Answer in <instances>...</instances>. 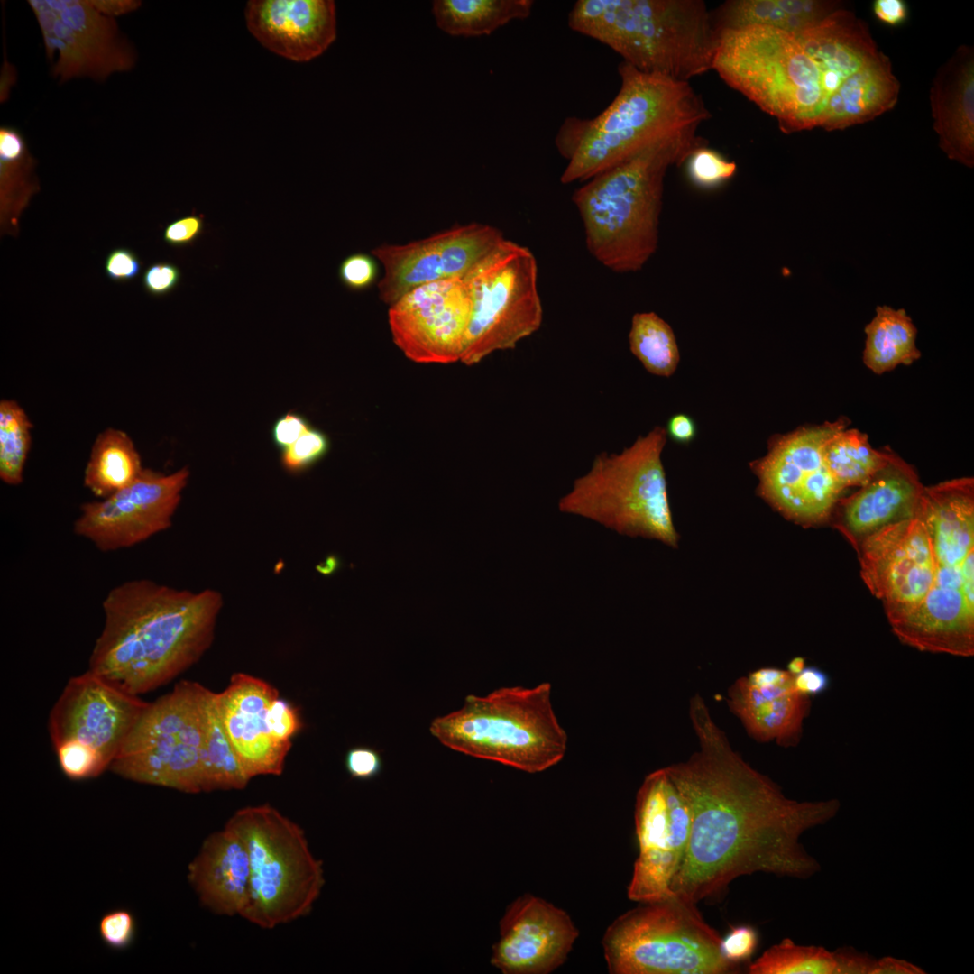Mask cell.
I'll return each instance as SVG.
<instances>
[{
  "mask_svg": "<svg viewBox=\"0 0 974 974\" xmlns=\"http://www.w3.org/2000/svg\"><path fill=\"white\" fill-rule=\"evenodd\" d=\"M219 593L177 590L148 579L115 586L102 602L104 626L89 670L139 695L194 665L214 639Z\"/></svg>",
  "mask_w": 974,
  "mask_h": 974,
  "instance_id": "cell-2",
  "label": "cell"
},
{
  "mask_svg": "<svg viewBox=\"0 0 974 974\" xmlns=\"http://www.w3.org/2000/svg\"><path fill=\"white\" fill-rule=\"evenodd\" d=\"M873 12L879 21L891 26H897L907 18V6L902 0H876Z\"/></svg>",
  "mask_w": 974,
  "mask_h": 974,
  "instance_id": "cell-53",
  "label": "cell"
},
{
  "mask_svg": "<svg viewBox=\"0 0 974 974\" xmlns=\"http://www.w3.org/2000/svg\"><path fill=\"white\" fill-rule=\"evenodd\" d=\"M666 433L679 443H688L696 435V426L693 418L685 414H676L668 421Z\"/></svg>",
  "mask_w": 974,
  "mask_h": 974,
  "instance_id": "cell-56",
  "label": "cell"
},
{
  "mask_svg": "<svg viewBox=\"0 0 974 974\" xmlns=\"http://www.w3.org/2000/svg\"><path fill=\"white\" fill-rule=\"evenodd\" d=\"M930 101L939 146L949 159L974 165V52L960 46L938 69Z\"/></svg>",
  "mask_w": 974,
  "mask_h": 974,
  "instance_id": "cell-25",
  "label": "cell"
},
{
  "mask_svg": "<svg viewBox=\"0 0 974 974\" xmlns=\"http://www.w3.org/2000/svg\"><path fill=\"white\" fill-rule=\"evenodd\" d=\"M685 163L692 182L704 188L723 183L732 178L737 170L734 161L726 160L707 145L696 149Z\"/></svg>",
  "mask_w": 974,
  "mask_h": 974,
  "instance_id": "cell-40",
  "label": "cell"
},
{
  "mask_svg": "<svg viewBox=\"0 0 974 974\" xmlns=\"http://www.w3.org/2000/svg\"><path fill=\"white\" fill-rule=\"evenodd\" d=\"M925 973L917 965L905 960L886 956L877 959L871 974H922Z\"/></svg>",
  "mask_w": 974,
  "mask_h": 974,
  "instance_id": "cell-55",
  "label": "cell"
},
{
  "mask_svg": "<svg viewBox=\"0 0 974 974\" xmlns=\"http://www.w3.org/2000/svg\"><path fill=\"white\" fill-rule=\"evenodd\" d=\"M203 791L243 789L250 781L219 715L216 693L208 691L205 707Z\"/></svg>",
  "mask_w": 974,
  "mask_h": 974,
  "instance_id": "cell-36",
  "label": "cell"
},
{
  "mask_svg": "<svg viewBox=\"0 0 974 974\" xmlns=\"http://www.w3.org/2000/svg\"><path fill=\"white\" fill-rule=\"evenodd\" d=\"M329 441L321 431L310 427L291 446L282 450L281 464L289 473H300L319 461L327 452Z\"/></svg>",
  "mask_w": 974,
  "mask_h": 974,
  "instance_id": "cell-41",
  "label": "cell"
},
{
  "mask_svg": "<svg viewBox=\"0 0 974 974\" xmlns=\"http://www.w3.org/2000/svg\"><path fill=\"white\" fill-rule=\"evenodd\" d=\"M891 454L874 449L867 434L843 427L825 445L823 458L830 474L843 491L866 485L888 463Z\"/></svg>",
  "mask_w": 974,
  "mask_h": 974,
  "instance_id": "cell-35",
  "label": "cell"
},
{
  "mask_svg": "<svg viewBox=\"0 0 974 974\" xmlns=\"http://www.w3.org/2000/svg\"><path fill=\"white\" fill-rule=\"evenodd\" d=\"M793 681L759 688L751 685L746 677H740L730 687V710L752 738L759 741L776 740L781 746L797 743L810 700L795 689Z\"/></svg>",
  "mask_w": 974,
  "mask_h": 974,
  "instance_id": "cell-29",
  "label": "cell"
},
{
  "mask_svg": "<svg viewBox=\"0 0 974 974\" xmlns=\"http://www.w3.org/2000/svg\"><path fill=\"white\" fill-rule=\"evenodd\" d=\"M59 15L53 34L69 59L87 70L90 78L104 82L115 73L127 72L137 62L133 44L121 32L115 18L96 11L90 0H46Z\"/></svg>",
  "mask_w": 974,
  "mask_h": 974,
  "instance_id": "cell-24",
  "label": "cell"
},
{
  "mask_svg": "<svg viewBox=\"0 0 974 974\" xmlns=\"http://www.w3.org/2000/svg\"><path fill=\"white\" fill-rule=\"evenodd\" d=\"M532 0H436L432 13L437 26L455 36L492 33L515 19L527 18Z\"/></svg>",
  "mask_w": 974,
  "mask_h": 974,
  "instance_id": "cell-34",
  "label": "cell"
},
{
  "mask_svg": "<svg viewBox=\"0 0 974 974\" xmlns=\"http://www.w3.org/2000/svg\"><path fill=\"white\" fill-rule=\"evenodd\" d=\"M504 240L498 228L471 223L405 244L380 245L372 251L384 271L380 299L391 305L418 286L464 278Z\"/></svg>",
  "mask_w": 974,
  "mask_h": 974,
  "instance_id": "cell-20",
  "label": "cell"
},
{
  "mask_svg": "<svg viewBox=\"0 0 974 974\" xmlns=\"http://www.w3.org/2000/svg\"><path fill=\"white\" fill-rule=\"evenodd\" d=\"M99 934L108 947L124 950L134 941L135 918L132 913L124 909L108 912L100 919Z\"/></svg>",
  "mask_w": 974,
  "mask_h": 974,
  "instance_id": "cell-42",
  "label": "cell"
},
{
  "mask_svg": "<svg viewBox=\"0 0 974 974\" xmlns=\"http://www.w3.org/2000/svg\"><path fill=\"white\" fill-rule=\"evenodd\" d=\"M899 89L891 61L880 52L843 79L828 96L818 127L842 130L870 121L896 106Z\"/></svg>",
  "mask_w": 974,
  "mask_h": 974,
  "instance_id": "cell-30",
  "label": "cell"
},
{
  "mask_svg": "<svg viewBox=\"0 0 974 974\" xmlns=\"http://www.w3.org/2000/svg\"><path fill=\"white\" fill-rule=\"evenodd\" d=\"M675 165L649 152L603 171L575 189L574 203L590 253L614 272H635L658 244L664 179Z\"/></svg>",
  "mask_w": 974,
  "mask_h": 974,
  "instance_id": "cell-7",
  "label": "cell"
},
{
  "mask_svg": "<svg viewBox=\"0 0 974 974\" xmlns=\"http://www.w3.org/2000/svg\"><path fill=\"white\" fill-rule=\"evenodd\" d=\"M463 279L472 313L462 363L473 365L495 351L514 348L539 329L538 265L528 247L505 239Z\"/></svg>",
  "mask_w": 974,
  "mask_h": 974,
  "instance_id": "cell-13",
  "label": "cell"
},
{
  "mask_svg": "<svg viewBox=\"0 0 974 974\" xmlns=\"http://www.w3.org/2000/svg\"><path fill=\"white\" fill-rule=\"evenodd\" d=\"M923 488L913 467L892 453L861 490L843 501L841 531L857 547L878 528L914 516Z\"/></svg>",
  "mask_w": 974,
  "mask_h": 974,
  "instance_id": "cell-26",
  "label": "cell"
},
{
  "mask_svg": "<svg viewBox=\"0 0 974 974\" xmlns=\"http://www.w3.org/2000/svg\"><path fill=\"white\" fill-rule=\"evenodd\" d=\"M279 692L268 682L244 673L232 675L227 687L216 693L217 710L228 738L250 778L282 773L291 744L276 740L266 713Z\"/></svg>",
  "mask_w": 974,
  "mask_h": 974,
  "instance_id": "cell-22",
  "label": "cell"
},
{
  "mask_svg": "<svg viewBox=\"0 0 974 974\" xmlns=\"http://www.w3.org/2000/svg\"><path fill=\"white\" fill-rule=\"evenodd\" d=\"M746 678L751 685L766 688L786 684L793 680L794 676L782 669L764 667L751 672Z\"/></svg>",
  "mask_w": 974,
  "mask_h": 974,
  "instance_id": "cell-54",
  "label": "cell"
},
{
  "mask_svg": "<svg viewBox=\"0 0 974 974\" xmlns=\"http://www.w3.org/2000/svg\"><path fill=\"white\" fill-rule=\"evenodd\" d=\"M31 423L21 405L10 399L0 401V479L6 484L22 483L31 446Z\"/></svg>",
  "mask_w": 974,
  "mask_h": 974,
  "instance_id": "cell-39",
  "label": "cell"
},
{
  "mask_svg": "<svg viewBox=\"0 0 974 974\" xmlns=\"http://www.w3.org/2000/svg\"><path fill=\"white\" fill-rule=\"evenodd\" d=\"M721 936L696 904L671 895L640 903L616 918L602 943L611 974H726L738 966L721 949Z\"/></svg>",
  "mask_w": 974,
  "mask_h": 974,
  "instance_id": "cell-11",
  "label": "cell"
},
{
  "mask_svg": "<svg viewBox=\"0 0 974 974\" xmlns=\"http://www.w3.org/2000/svg\"><path fill=\"white\" fill-rule=\"evenodd\" d=\"M209 689L180 681L148 702L109 769L137 783L203 791L205 707Z\"/></svg>",
  "mask_w": 974,
  "mask_h": 974,
  "instance_id": "cell-12",
  "label": "cell"
},
{
  "mask_svg": "<svg viewBox=\"0 0 974 974\" xmlns=\"http://www.w3.org/2000/svg\"><path fill=\"white\" fill-rule=\"evenodd\" d=\"M568 25L642 72L681 81L712 69L720 33L700 0H579Z\"/></svg>",
  "mask_w": 974,
  "mask_h": 974,
  "instance_id": "cell-5",
  "label": "cell"
},
{
  "mask_svg": "<svg viewBox=\"0 0 974 974\" xmlns=\"http://www.w3.org/2000/svg\"><path fill=\"white\" fill-rule=\"evenodd\" d=\"M794 35L819 69L824 104L843 79L881 52L867 24L842 7Z\"/></svg>",
  "mask_w": 974,
  "mask_h": 974,
  "instance_id": "cell-28",
  "label": "cell"
},
{
  "mask_svg": "<svg viewBox=\"0 0 974 974\" xmlns=\"http://www.w3.org/2000/svg\"><path fill=\"white\" fill-rule=\"evenodd\" d=\"M141 456L123 430L106 428L96 438L84 471V485L105 499L134 482L142 472Z\"/></svg>",
  "mask_w": 974,
  "mask_h": 974,
  "instance_id": "cell-32",
  "label": "cell"
},
{
  "mask_svg": "<svg viewBox=\"0 0 974 974\" xmlns=\"http://www.w3.org/2000/svg\"><path fill=\"white\" fill-rule=\"evenodd\" d=\"M13 78H15V75L13 74V69H11V64L8 63L7 60H5L0 87L1 102H5L8 98L10 89L14 84V80H13Z\"/></svg>",
  "mask_w": 974,
  "mask_h": 974,
  "instance_id": "cell-58",
  "label": "cell"
},
{
  "mask_svg": "<svg viewBox=\"0 0 974 974\" xmlns=\"http://www.w3.org/2000/svg\"><path fill=\"white\" fill-rule=\"evenodd\" d=\"M188 477L186 467L170 474L143 468L127 487L82 504L74 533L103 552L139 544L171 526Z\"/></svg>",
  "mask_w": 974,
  "mask_h": 974,
  "instance_id": "cell-17",
  "label": "cell"
},
{
  "mask_svg": "<svg viewBox=\"0 0 974 974\" xmlns=\"http://www.w3.org/2000/svg\"><path fill=\"white\" fill-rule=\"evenodd\" d=\"M914 514L930 536L934 581L922 604L892 629L903 642L923 651L973 656V478L924 487Z\"/></svg>",
  "mask_w": 974,
  "mask_h": 974,
  "instance_id": "cell-4",
  "label": "cell"
},
{
  "mask_svg": "<svg viewBox=\"0 0 974 974\" xmlns=\"http://www.w3.org/2000/svg\"><path fill=\"white\" fill-rule=\"evenodd\" d=\"M147 703L88 669L68 681L50 712L52 745L83 748L109 769Z\"/></svg>",
  "mask_w": 974,
  "mask_h": 974,
  "instance_id": "cell-18",
  "label": "cell"
},
{
  "mask_svg": "<svg viewBox=\"0 0 974 974\" xmlns=\"http://www.w3.org/2000/svg\"><path fill=\"white\" fill-rule=\"evenodd\" d=\"M376 265L372 257L364 253L347 256L339 266V278L350 289L359 290L370 286L376 277Z\"/></svg>",
  "mask_w": 974,
  "mask_h": 974,
  "instance_id": "cell-44",
  "label": "cell"
},
{
  "mask_svg": "<svg viewBox=\"0 0 974 974\" xmlns=\"http://www.w3.org/2000/svg\"><path fill=\"white\" fill-rule=\"evenodd\" d=\"M90 3L100 14L115 19L134 12L142 5L137 0H90Z\"/></svg>",
  "mask_w": 974,
  "mask_h": 974,
  "instance_id": "cell-57",
  "label": "cell"
},
{
  "mask_svg": "<svg viewBox=\"0 0 974 974\" xmlns=\"http://www.w3.org/2000/svg\"><path fill=\"white\" fill-rule=\"evenodd\" d=\"M244 16L248 30L265 48L297 62L321 55L336 37L331 0H253Z\"/></svg>",
  "mask_w": 974,
  "mask_h": 974,
  "instance_id": "cell-23",
  "label": "cell"
},
{
  "mask_svg": "<svg viewBox=\"0 0 974 974\" xmlns=\"http://www.w3.org/2000/svg\"><path fill=\"white\" fill-rule=\"evenodd\" d=\"M842 7L825 0H730L712 13L717 29L762 25L793 34L811 28Z\"/></svg>",
  "mask_w": 974,
  "mask_h": 974,
  "instance_id": "cell-31",
  "label": "cell"
},
{
  "mask_svg": "<svg viewBox=\"0 0 974 974\" xmlns=\"http://www.w3.org/2000/svg\"><path fill=\"white\" fill-rule=\"evenodd\" d=\"M106 276L116 282L129 281L141 271V262L131 249L118 247L112 250L105 261Z\"/></svg>",
  "mask_w": 974,
  "mask_h": 974,
  "instance_id": "cell-47",
  "label": "cell"
},
{
  "mask_svg": "<svg viewBox=\"0 0 974 974\" xmlns=\"http://www.w3.org/2000/svg\"><path fill=\"white\" fill-rule=\"evenodd\" d=\"M863 363L876 374L909 365L921 357L916 347L917 328L904 308L878 306L865 326Z\"/></svg>",
  "mask_w": 974,
  "mask_h": 974,
  "instance_id": "cell-33",
  "label": "cell"
},
{
  "mask_svg": "<svg viewBox=\"0 0 974 974\" xmlns=\"http://www.w3.org/2000/svg\"><path fill=\"white\" fill-rule=\"evenodd\" d=\"M690 808L665 767L649 773L638 790L635 828L639 855L628 897L646 903L670 896L691 832Z\"/></svg>",
  "mask_w": 974,
  "mask_h": 974,
  "instance_id": "cell-15",
  "label": "cell"
},
{
  "mask_svg": "<svg viewBox=\"0 0 974 974\" xmlns=\"http://www.w3.org/2000/svg\"><path fill=\"white\" fill-rule=\"evenodd\" d=\"M225 826L240 837L249 856L248 896L240 915L272 929L308 914L325 879L303 830L270 804L244 807Z\"/></svg>",
  "mask_w": 974,
  "mask_h": 974,
  "instance_id": "cell-10",
  "label": "cell"
},
{
  "mask_svg": "<svg viewBox=\"0 0 974 974\" xmlns=\"http://www.w3.org/2000/svg\"><path fill=\"white\" fill-rule=\"evenodd\" d=\"M838 974H871L877 958L851 947H841L834 951Z\"/></svg>",
  "mask_w": 974,
  "mask_h": 974,
  "instance_id": "cell-51",
  "label": "cell"
},
{
  "mask_svg": "<svg viewBox=\"0 0 974 974\" xmlns=\"http://www.w3.org/2000/svg\"><path fill=\"white\" fill-rule=\"evenodd\" d=\"M828 675L817 667H804L798 675L794 676L795 689L804 695H816L824 692L829 686Z\"/></svg>",
  "mask_w": 974,
  "mask_h": 974,
  "instance_id": "cell-52",
  "label": "cell"
},
{
  "mask_svg": "<svg viewBox=\"0 0 974 974\" xmlns=\"http://www.w3.org/2000/svg\"><path fill=\"white\" fill-rule=\"evenodd\" d=\"M620 87L609 106L589 119L568 117L555 139L567 161L564 184L593 177L649 152L669 155L680 166L698 148L710 118L688 81L642 72L625 61L618 67Z\"/></svg>",
  "mask_w": 974,
  "mask_h": 974,
  "instance_id": "cell-3",
  "label": "cell"
},
{
  "mask_svg": "<svg viewBox=\"0 0 974 974\" xmlns=\"http://www.w3.org/2000/svg\"><path fill=\"white\" fill-rule=\"evenodd\" d=\"M181 272L178 266L167 262L151 264L142 275L146 292L160 297L171 292L179 283Z\"/></svg>",
  "mask_w": 974,
  "mask_h": 974,
  "instance_id": "cell-46",
  "label": "cell"
},
{
  "mask_svg": "<svg viewBox=\"0 0 974 974\" xmlns=\"http://www.w3.org/2000/svg\"><path fill=\"white\" fill-rule=\"evenodd\" d=\"M757 945L758 934L755 929L749 925H740L731 927L727 935L721 938V949L728 961L738 965L754 953Z\"/></svg>",
  "mask_w": 974,
  "mask_h": 974,
  "instance_id": "cell-45",
  "label": "cell"
},
{
  "mask_svg": "<svg viewBox=\"0 0 974 974\" xmlns=\"http://www.w3.org/2000/svg\"><path fill=\"white\" fill-rule=\"evenodd\" d=\"M578 936L565 911L524 894L500 921L491 963L503 974H548L565 963Z\"/></svg>",
  "mask_w": 974,
  "mask_h": 974,
  "instance_id": "cell-21",
  "label": "cell"
},
{
  "mask_svg": "<svg viewBox=\"0 0 974 974\" xmlns=\"http://www.w3.org/2000/svg\"><path fill=\"white\" fill-rule=\"evenodd\" d=\"M266 721L272 737L286 744H291V739L302 726L298 710L280 696L271 702L266 713Z\"/></svg>",
  "mask_w": 974,
  "mask_h": 974,
  "instance_id": "cell-43",
  "label": "cell"
},
{
  "mask_svg": "<svg viewBox=\"0 0 974 974\" xmlns=\"http://www.w3.org/2000/svg\"><path fill=\"white\" fill-rule=\"evenodd\" d=\"M429 730L453 750L529 774L556 766L568 748L549 682L469 694L460 709L435 718Z\"/></svg>",
  "mask_w": 974,
  "mask_h": 974,
  "instance_id": "cell-6",
  "label": "cell"
},
{
  "mask_svg": "<svg viewBox=\"0 0 974 974\" xmlns=\"http://www.w3.org/2000/svg\"><path fill=\"white\" fill-rule=\"evenodd\" d=\"M698 750L665 769L686 801L691 832L671 892L697 904L757 872L808 878L821 867L802 834L832 820L840 802H797L730 746L703 698L690 699Z\"/></svg>",
  "mask_w": 974,
  "mask_h": 974,
  "instance_id": "cell-1",
  "label": "cell"
},
{
  "mask_svg": "<svg viewBox=\"0 0 974 974\" xmlns=\"http://www.w3.org/2000/svg\"><path fill=\"white\" fill-rule=\"evenodd\" d=\"M204 220L198 215H189L170 223L164 229L165 243L174 247L192 244L203 233Z\"/></svg>",
  "mask_w": 974,
  "mask_h": 974,
  "instance_id": "cell-49",
  "label": "cell"
},
{
  "mask_svg": "<svg viewBox=\"0 0 974 974\" xmlns=\"http://www.w3.org/2000/svg\"><path fill=\"white\" fill-rule=\"evenodd\" d=\"M666 429L655 427L620 453L597 455L560 498L563 513L588 519L620 535L675 547L661 454Z\"/></svg>",
  "mask_w": 974,
  "mask_h": 974,
  "instance_id": "cell-8",
  "label": "cell"
},
{
  "mask_svg": "<svg viewBox=\"0 0 974 974\" xmlns=\"http://www.w3.org/2000/svg\"><path fill=\"white\" fill-rule=\"evenodd\" d=\"M843 427L845 421L839 419L772 439L767 454L751 463L760 496L795 522L812 525L825 520L842 490L827 470L823 451Z\"/></svg>",
  "mask_w": 974,
  "mask_h": 974,
  "instance_id": "cell-14",
  "label": "cell"
},
{
  "mask_svg": "<svg viewBox=\"0 0 974 974\" xmlns=\"http://www.w3.org/2000/svg\"><path fill=\"white\" fill-rule=\"evenodd\" d=\"M188 878L207 908L221 915H240L250 879L244 841L225 826L210 834L189 864Z\"/></svg>",
  "mask_w": 974,
  "mask_h": 974,
  "instance_id": "cell-27",
  "label": "cell"
},
{
  "mask_svg": "<svg viewBox=\"0 0 974 974\" xmlns=\"http://www.w3.org/2000/svg\"><path fill=\"white\" fill-rule=\"evenodd\" d=\"M719 32L712 69L730 87L775 117L786 133L818 127L821 75L793 33L762 25Z\"/></svg>",
  "mask_w": 974,
  "mask_h": 974,
  "instance_id": "cell-9",
  "label": "cell"
},
{
  "mask_svg": "<svg viewBox=\"0 0 974 974\" xmlns=\"http://www.w3.org/2000/svg\"><path fill=\"white\" fill-rule=\"evenodd\" d=\"M307 418L294 411L280 416L273 424L271 437L274 445L281 451L291 446L309 428Z\"/></svg>",
  "mask_w": 974,
  "mask_h": 974,
  "instance_id": "cell-50",
  "label": "cell"
},
{
  "mask_svg": "<svg viewBox=\"0 0 974 974\" xmlns=\"http://www.w3.org/2000/svg\"><path fill=\"white\" fill-rule=\"evenodd\" d=\"M345 767L351 776L366 780L378 776L382 768L380 754L369 747H355L345 756Z\"/></svg>",
  "mask_w": 974,
  "mask_h": 974,
  "instance_id": "cell-48",
  "label": "cell"
},
{
  "mask_svg": "<svg viewBox=\"0 0 974 974\" xmlns=\"http://www.w3.org/2000/svg\"><path fill=\"white\" fill-rule=\"evenodd\" d=\"M472 301L463 278L418 286L390 305L394 344L418 363L460 361L471 319Z\"/></svg>",
  "mask_w": 974,
  "mask_h": 974,
  "instance_id": "cell-19",
  "label": "cell"
},
{
  "mask_svg": "<svg viewBox=\"0 0 974 974\" xmlns=\"http://www.w3.org/2000/svg\"><path fill=\"white\" fill-rule=\"evenodd\" d=\"M629 343L630 351L648 372L667 377L676 370L680 354L674 331L656 313L633 316Z\"/></svg>",
  "mask_w": 974,
  "mask_h": 974,
  "instance_id": "cell-37",
  "label": "cell"
},
{
  "mask_svg": "<svg viewBox=\"0 0 974 974\" xmlns=\"http://www.w3.org/2000/svg\"><path fill=\"white\" fill-rule=\"evenodd\" d=\"M805 667V660L804 657H795L787 665V672L795 676Z\"/></svg>",
  "mask_w": 974,
  "mask_h": 974,
  "instance_id": "cell-59",
  "label": "cell"
},
{
  "mask_svg": "<svg viewBox=\"0 0 974 974\" xmlns=\"http://www.w3.org/2000/svg\"><path fill=\"white\" fill-rule=\"evenodd\" d=\"M856 548L862 579L883 602L891 626L922 604L933 585L935 563L929 533L917 515L878 528Z\"/></svg>",
  "mask_w": 974,
  "mask_h": 974,
  "instance_id": "cell-16",
  "label": "cell"
},
{
  "mask_svg": "<svg viewBox=\"0 0 974 974\" xmlns=\"http://www.w3.org/2000/svg\"><path fill=\"white\" fill-rule=\"evenodd\" d=\"M749 974H838L834 951L799 945L790 938L766 950L748 967Z\"/></svg>",
  "mask_w": 974,
  "mask_h": 974,
  "instance_id": "cell-38",
  "label": "cell"
}]
</instances>
